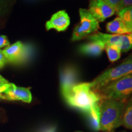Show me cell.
I'll return each instance as SVG.
<instances>
[{"label":"cell","instance_id":"6da1fadb","mask_svg":"<svg viewBox=\"0 0 132 132\" xmlns=\"http://www.w3.org/2000/svg\"><path fill=\"white\" fill-rule=\"evenodd\" d=\"M126 102L113 99L100 101V131L113 132L122 125V118Z\"/></svg>","mask_w":132,"mask_h":132},{"label":"cell","instance_id":"7a4b0ae2","mask_svg":"<svg viewBox=\"0 0 132 132\" xmlns=\"http://www.w3.org/2000/svg\"><path fill=\"white\" fill-rule=\"evenodd\" d=\"M69 106L86 113L100 98L91 89L89 82H80L62 95Z\"/></svg>","mask_w":132,"mask_h":132},{"label":"cell","instance_id":"3957f363","mask_svg":"<svg viewBox=\"0 0 132 132\" xmlns=\"http://www.w3.org/2000/svg\"><path fill=\"white\" fill-rule=\"evenodd\" d=\"M102 99L127 102L132 94V73L113 81L94 92Z\"/></svg>","mask_w":132,"mask_h":132},{"label":"cell","instance_id":"277c9868","mask_svg":"<svg viewBox=\"0 0 132 132\" xmlns=\"http://www.w3.org/2000/svg\"><path fill=\"white\" fill-rule=\"evenodd\" d=\"M131 73H132V54L117 67L105 70L90 82V88L94 92H95L110 82Z\"/></svg>","mask_w":132,"mask_h":132},{"label":"cell","instance_id":"5b68a950","mask_svg":"<svg viewBox=\"0 0 132 132\" xmlns=\"http://www.w3.org/2000/svg\"><path fill=\"white\" fill-rule=\"evenodd\" d=\"M80 23L74 28L72 33V40L77 41L86 37L92 32H96L99 28L98 21L91 14L88 9L79 10Z\"/></svg>","mask_w":132,"mask_h":132},{"label":"cell","instance_id":"8992f818","mask_svg":"<svg viewBox=\"0 0 132 132\" xmlns=\"http://www.w3.org/2000/svg\"><path fill=\"white\" fill-rule=\"evenodd\" d=\"M8 62L14 64H24L28 62L34 53V47L16 42L2 50Z\"/></svg>","mask_w":132,"mask_h":132},{"label":"cell","instance_id":"52a82bcc","mask_svg":"<svg viewBox=\"0 0 132 132\" xmlns=\"http://www.w3.org/2000/svg\"><path fill=\"white\" fill-rule=\"evenodd\" d=\"M87 39L90 41H101L105 45H116L120 49L121 52H127L132 49V33L118 35L97 32L89 36Z\"/></svg>","mask_w":132,"mask_h":132},{"label":"cell","instance_id":"ba28073f","mask_svg":"<svg viewBox=\"0 0 132 132\" xmlns=\"http://www.w3.org/2000/svg\"><path fill=\"white\" fill-rule=\"evenodd\" d=\"M59 76L62 95L68 91L74 85L80 83V72L78 68L72 64H67L62 67Z\"/></svg>","mask_w":132,"mask_h":132},{"label":"cell","instance_id":"9c48e42d","mask_svg":"<svg viewBox=\"0 0 132 132\" xmlns=\"http://www.w3.org/2000/svg\"><path fill=\"white\" fill-rule=\"evenodd\" d=\"M88 10L98 23L104 21L116 13V10L103 0H90Z\"/></svg>","mask_w":132,"mask_h":132},{"label":"cell","instance_id":"30bf717a","mask_svg":"<svg viewBox=\"0 0 132 132\" xmlns=\"http://www.w3.org/2000/svg\"><path fill=\"white\" fill-rule=\"evenodd\" d=\"M3 94L1 98L8 100H21L26 103H30L32 100V95L29 88L17 87L11 83L9 88Z\"/></svg>","mask_w":132,"mask_h":132},{"label":"cell","instance_id":"8fae6325","mask_svg":"<svg viewBox=\"0 0 132 132\" xmlns=\"http://www.w3.org/2000/svg\"><path fill=\"white\" fill-rule=\"evenodd\" d=\"M70 17L65 11H59L53 15L50 20L47 21L45 28L47 31L52 29L60 32L64 31L70 25Z\"/></svg>","mask_w":132,"mask_h":132},{"label":"cell","instance_id":"7c38bea8","mask_svg":"<svg viewBox=\"0 0 132 132\" xmlns=\"http://www.w3.org/2000/svg\"><path fill=\"white\" fill-rule=\"evenodd\" d=\"M105 48L104 43L101 41L94 40L80 45L78 48V52L82 55L96 57L102 53Z\"/></svg>","mask_w":132,"mask_h":132},{"label":"cell","instance_id":"4fadbf2b","mask_svg":"<svg viewBox=\"0 0 132 132\" xmlns=\"http://www.w3.org/2000/svg\"><path fill=\"white\" fill-rule=\"evenodd\" d=\"M99 103L100 102L94 105L89 111L85 113L89 123L90 127L95 131H100V112Z\"/></svg>","mask_w":132,"mask_h":132},{"label":"cell","instance_id":"5bb4252c","mask_svg":"<svg viewBox=\"0 0 132 132\" xmlns=\"http://www.w3.org/2000/svg\"><path fill=\"white\" fill-rule=\"evenodd\" d=\"M106 29L107 32L112 33L113 34L122 35V34H131L127 26H125L122 20L119 16L106 24Z\"/></svg>","mask_w":132,"mask_h":132},{"label":"cell","instance_id":"9a60e30c","mask_svg":"<svg viewBox=\"0 0 132 132\" xmlns=\"http://www.w3.org/2000/svg\"><path fill=\"white\" fill-rule=\"evenodd\" d=\"M122 125L132 130V94L126 102L122 118Z\"/></svg>","mask_w":132,"mask_h":132},{"label":"cell","instance_id":"2e32d148","mask_svg":"<svg viewBox=\"0 0 132 132\" xmlns=\"http://www.w3.org/2000/svg\"><path fill=\"white\" fill-rule=\"evenodd\" d=\"M117 14L119 17L122 20L130 32L132 33V6L121 9Z\"/></svg>","mask_w":132,"mask_h":132},{"label":"cell","instance_id":"e0dca14e","mask_svg":"<svg viewBox=\"0 0 132 132\" xmlns=\"http://www.w3.org/2000/svg\"><path fill=\"white\" fill-rule=\"evenodd\" d=\"M105 49L110 62H115L120 59V56H121V50L118 46L106 45Z\"/></svg>","mask_w":132,"mask_h":132},{"label":"cell","instance_id":"ac0fdd59","mask_svg":"<svg viewBox=\"0 0 132 132\" xmlns=\"http://www.w3.org/2000/svg\"><path fill=\"white\" fill-rule=\"evenodd\" d=\"M132 6V0H121L116 9V13L125 7Z\"/></svg>","mask_w":132,"mask_h":132},{"label":"cell","instance_id":"d6986e66","mask_svg":"<svg viewBox=\"0 0 132 132\" xmlns=\"http://www.w3.org/2000/svg\"><path fill=\"white\" fill-rule=\"evenodd\" d=\"M10 45L9 41L5 36H0V48L4 47H9Z\"/></svg>","mask_w":132,"mask_h":132},{"label":"cell","instance_id":"ffe728a7","mask_svg":"<svg viewBox=\"0 0 132 132\" xmlns=\"http://www.w3.org/2000/svg\"><path fill=\"white\" fill-rule=\"evenodd\" d=\"M103 1H105V2L110 4V6H112L116 10V9L121 0H103Z\"/></svg>","mask_w":132,"mask_h":132},{"label":"cell","instance_id":"44dd1931","mask_svg":"<svg viewBox=\"0 0 132 132\" xmlns=\"http://www.w3.org/2000/svg\"><path fill=\"white\" fill-rule=\"evenodd\" d=\"M7 62V59L6 58V57L3 54L2 50H0V69L3 68Z\"/></svg>","mask_w":132,"mask_h":132},{"label":"cell","instance_id":"7402d4cb","mask_svg":"<svg viewBox=\"0 0 132 132\" xmlns=\"http://www.w3.org/2000/svg\"><path fill=\"white\" fill-rule=\"evenodd\" d=\"M10 85H11V83H7L0 87V98H1V97H2L3 93H4L9 88Z\"/></svg>","mask_w":132,"mask_h":132},{"label":"cell","instance_id":"603a6c76","mask_svg":"<svg viewBox=\"0 0 132 132\" xmlns=\"http://www.w3.org/2000/svg\"><path fill=\"white\" fill-rule=\"evenodd\" d=\"M8 81L6 79L3 78L1 75H0V87L2 86L6 85V84H7Z\"/></svg>","mask_w":132,"mask_h":132},{"label":"cell","instance_id":"cb8c5ba5","mask_svg":"<svg viewBox=\"0 0 132 132\" xmlns=\"http://www.w3.org/2000/svg\"><path fill=\"white\" fill-rule=\"evenodd\" d=\"M75 132H82V131H75Z\"/></svg>","mask_w":132,"mask_h":132}]
</instances>
